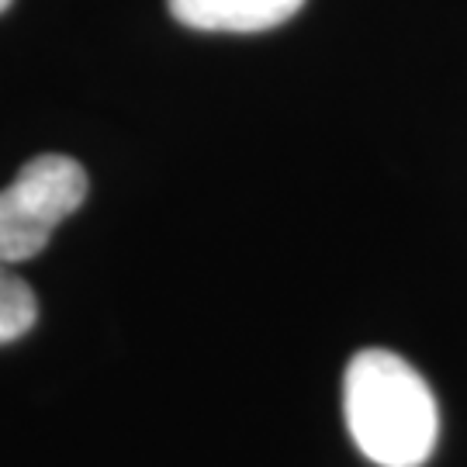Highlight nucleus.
<instances>
[{
  "mask_svg": "<svg viewBox=\"0 0 467 467\" xmlns=\"http://www.w3.org/2000/svg\"><path fill=\"white\" fill-rule=\"evenodd\" d=\"M343 416L353 443L378 467H422L440 433L436 399L409 360L360 350L343 378Z\"/></svg>",
  "mask_w": 467,
  "mask_h": 467,
  "instance_id": "nucleus-1",
  "label": "nucleus"
},
{
  "mask_svg": "<svg viewBox=\"0 0 467 467\" xmlns=\"http://www.w3.org/2000/svg\"><path fill=\"white\" fill-rule=\"evenodd\" d=\"M87 198V170L59 152H42L0 191V264L32 260Z\"/></svg>",
  "mask_w": 467,
  "mask_h": 467,
  "instance_id": "nucleus-2",
  "label": "nucleus"
},
{
  "mask_svg": "<svg viewBox=\"0 0 467 467\" xmlns=\"http://www.w3.org/2000/svg\"><path fill=\"white\" fill-rule=\"evenodd\" d=\"M170 15L194 32H267L301 11L305 0H167Z\"/></svg>",
  "mask_w": 467,
  "mask_h": 467,
  "instance_id": "nucleus-3",
  "label": "nucleus"
},
{
  "mask_svg": "<svg viewBox=\"0 0 467 467\" xmlns=\"http://www.w3.org/2000/svg\"><path fill=\"white\" fill-rule=\"evenodd\" d=\"M35 318H38L35 291L0 264V343L21 339L35 326Z\"/></svg>",
  "mask_w": 467,
  "mask_h": 467,
  "instance_id": "nucleus-4",
  "label": "nucleus"
},
{
  "mask_svg": "<svg viewBox=\"0 0 467 467\" xmlns=\"http://www.w3.org/2000/svg\"><path fill=\"white\" fill-rule=\"evenodd\" d=\"M7 7H11V0H0V15H4V11H7Z\"/></svg>",
  "mask_w": 467,
  "mask_h": 467,
  "instance_id": "nucleus-5",
  "label": "nucleus"
}]
</instances>
